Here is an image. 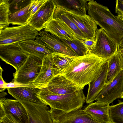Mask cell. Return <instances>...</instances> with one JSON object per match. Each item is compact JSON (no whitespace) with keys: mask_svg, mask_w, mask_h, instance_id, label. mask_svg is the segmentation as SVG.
Instances as JSON below:
<instances>
[{"mask_svg":"<svg viewBox=\"0 0 123 123\" xmlns=\"http://www.w3.org/2000/svg\"><path fill=\"white\" fill-rule=\"evenodd\" d=\"M107 61L90 53L75 56L62 75L75 84L79 90H83L98 75Z\"/></svg>","mask_w":123,"mask_h":123,"instance_id":"cell-1","label":"cell"},{"mask_svg":"<svg viewBox=\"0 0 123 123\" xmlns=\"http://www.w3.org/2000/svg\"><path fill=\"white\" fill-rule=\"evenodd\" d=\"M88 13L97 25L118 44L123 38V23L108 7L93 0H89Z\"/></svg>","mask_w":123,"mask_h":123,"instance_id":"cell-2","label":"cell"},{"mask_svg":"<svg viewBox=\"0 0 123 123\" xmlns=\"http://www.w3.org/2000/svg\"><path fill=\"white\" fill-rule=\"evenodd\" d=\"M38 96L50 108L66 112L82 108L86 99L83 90L70 94L60 95L52 93L45 88L40 89Z\"/></svg>","mask_w":123,"mask_h":123,"instance_id":"cell-3","label":"cell"},{"mask_svg":"<svg viewBox=\"0 0 123 123\" xmlns=\"http://www.w3.org/2000/svg\"><path fill=\"white\" fill-rule=\"evenodd\" d=\"M38 33V31L28 24L8 27L0 31V46L34 40Z\"/></svg>","mask_w":123,"mask_h":123,"instance_id":"cell-4","label":"cell"},{"mask_svg":"<svg viewBox=\"0 0 123 123\" xmlns=\"http://www.w3.org/2000/svg\"><path fill=\"white\" fill-rule=\"evenodd\" d=\"M43 60L28 55L26 61L13 74L14 82L25 84H32L41 69Z\"/></svg>","mask_w":123,"mask_h":123,"instance_id":"cell-5","label":"cell"},{"mask_svg":"<svg viewBox=\"0 0 123 123\" xmlns=\"http://www.w3.org/2000/svg\"><path fill=\"white\" fill-rule=\"evenodd\" d=\"M95 40V43L90 53L99 57L107 60L117 50V43L101 28L97 30Z\"/></svg>","mask_w":123,"mask_h":123,"instance_id":"cell-6","label":"cell"},{"mask_svg":"<svg viewBox=\"0 0 123 123\" xmlns=\"http://www.w3.org/2000/svg\"><path fill=\"white\" fill-rule=\"evenodd\" d=\"M81 108L66 112L50 108L53 123H102L95 120Z\"/></svg>","mask_w":123,"mask_h":123,"instance_id":"cell-7","label":"cell"},{"mask_svg":"<svg viewBox=\"0 0 123 123\" xmlns=\"http://www.w3.org/2000/svg\"><path fill=\"white\" fill-rule=\"evenodd\" d=\"M28 55L24 52L18 43L0 46L2 60L18 70L26 60Z\"/></svg>","mask_w":123,"mask_h":123,"instance_id":"cell-8","label":"cell"},{"mask_svg":"<svg viewBox=\"0 0 123 123\" xmlns=\"http://www.w3.org/2000/svg\"><path fill=\"white\" fill-rule=\"evenodd\" d=\"M35 40L45 46L52 53L57 52L70 56H78L74 51L60 39L44 30L38 33Z\"/></svg>","mask_w":123,"mask_h":123,"instance_id":"cell-9","label":"cell"},{"mask_svg":"<svg viewBox=\"0 0 123 123\" xmlns=\"http://www.w3.org/2000/svg\"><path fill=\"white\" fill-rule=\"evenodd\" d=\"M19 101L26 110L28 123H53L50 109L45 104L23 100Z\"/></svg>","mask_w":123,"mask_h":123,"instance_id":"cell-10","label":"cell"},{"mask_svg":"<svg viewBox=\"0 0 123 123\" xmlns=\"http://www.w3.org/2000/svg\"><path fill=\"white\" fill-rule=\"evenodd\" d=\"M123 92V71L121 70L110 84L104 86L96 98V101L109 105L121 98Z\"/></svg>","mask_w":123,"mask_h":123,"instance_id":"cell-11","label":"cell"},{"mask_svg":"<svg viewBox=\"0 0 123 123\" xmlns=\"http://www.w3.org/2000/svg\"><path fill=\"white\" fill-rule=\"evenodd\" d=\"M56 7L53 0H47L33 15L28 24L37 31H40L53 18Z\"/></svg>","mask_w":123,"mask_h":123,"instance_id":"cell-12","label":"cell"},{"mask_svg":"<svg viewBox=\"0 0 123 123\" xmlns=\"http://www.w3.org/2000/svg\"><path fill=\"white\" fill-rule=\"evenodd\" d=\"M65 12L67 16L74 23L87 39H95L98 29L97 25L89 16L87 14L80 16L65 10Z\"/></svg>","mask_w":123,"mask_h":123,"instance_id":"cell-13","label":"cell"},{"mask_svg":"<svg viewBox=\"0 0 123 123\" xmlns=\"http://www.w3.org/2000/svg\"><path fill=\"white\" fill-rule=\"evenodd\" d=\"M54 93L69 94L79 90L76 85L62 74L54 76L46 88Z\"/></svg>","mask_w":123,"mask_h":123,"instance_id":"cell-14","label":"cell"},{"mask_svg":"<svg viewBox=\"0 0 123 123\" xmlns=\"http://www.w3.org/2000/svg\"><path fill=\"white\" fill-rule=\"evenodd\" d=\"M109 105L96 101L89 104L83 109L86 114L95 120L102 123H112L110 118Z\"/></svg>","mask_w":123,"mask_h":123,"instance_id":"cell-15","label":"cell"},{"mask_svg":"<svg viewBox=\"0 0 123 123\" xmlns=\"http://www.w3.org/2000/svg\"><path fill=\"white\" fill-rule=\"evenodd\" d=\"M0 104L2 105L5 114L9 112L21 123H28V117L26 110L18 101L2 98H0Z\"/></svg>","mask_w":123,"mask_h":123,"instance_id":"cell-16","label":"cell"},{"mask_svg":"<svg viewBox=\"0 0 123 123\" xmlns=\"http://www.w3.org/2000/svg\"><path fill=\"white\" fill-rule=\"evenodd\" d=\"M8 93L19 101L43 103L38 97V94L40 89L36 87H21L7 88Z\"/></svg>","mask_w":123,"mask_h":123,"instance_id":"cell-17","label":"cell"},{"mask_svg":"<svg viewBox=\"0 0 123 123\" xmlns=\"http://www.w3.org/2000/svg\"><path fill=\"white\" fill-rule=\"evenodd\" d=\"M50 55H47L43 60L40 72L32 83V84L36 87L40 89L46 88L54 77Z\"/></svg>","mask_w":123,"mask_h":123,"instance_id":"cell-18","label":"cell"},{"mask_svg":"<svg viewBox=\"0 0 123 123\" xmlns=\"http://www.w3.org/2000/svg\"><path fill=\"white\" fill-rule=\"evenodd\" d=\"M108 61L103 65L102 70L97 77L89 83L86 102L89 104L95 100L98 93L105 85L108 68Z\"/></svg>","mask_w":123,"mask_h":123,"instance_id":"cell-19","label":"cell"},{"mask_svg":"<svg viewBox=\"0 0 123 123\" xmlns=\"http://www.w3.org/2000/svg\"><path fill=\"white\" fill-rule=\"evenodd\" d=\"M22 50L28 55L43 60L52 53L45 46L34 40H28L18 43Z\"/></svg>","mask_w":123,"mask_h":123,"instance_id":"cell-20","label":"cell"},{"mask_svg":"<svg viewBox=\"0 0 123 123\" xmlns=\"http://www.w3.org/2000/svg\"><path fill=\"white\" fill-rule=\"evenodd\" d=\"M56 7L80 16L86 15L89 0H53Z\"/></svg>","mask_w":123,"mask_h":123,"instance_id":"cell-21","label":"cell"},{"mask_svg":"<svg viewBox=\"0 0 123 123\" xmlns=\"http://www.w3.org/2000/svg\"><path fill=\"white\" fill-rule=\"evenodd\" d=\"M53 18L58 20L65 28L74 34L78 38L83 40H87L74 23L67 16L64 10L60 7H56Z\"/></svg>","mask_w":123,"mask_h":123,"instance_id":"cell-22","label":"cell"},{"mask_svg":"<svg viewBox=\"0 0 123 123\" xmlns=\"http://www.w3.org/2000/svg\"><path fill=\"white\" fill-rule=\"evenodd\" d=\"M50 55L54 76L62 74L75 57L57 52Z\"/></svg>","mask_w":123,"mask_h":123,"instance_id":"cell-23","label":"cell"},{"mask_svg":"<svg viewBox=\"0 0 123 123\" xmlns=\"http://www.w3.org/2000/svg\"><path fill=\"white\" fill-rule=\"evenodd\" d=\"M44 30L61 39L71 41L76 38L75 35L69 31L58 20L52 19L46 25Z\"/></svg>","mask_w":123,"mask_h":123,"instance_id":"cell-24","label":"cell"},{"mask_svg":"<svg viewBox=\"0 0 123 123\" xmlns=\"http://www.w3.org/2000/svg\"><path fill=\"white\" fill-rule=\"evenodd\" d=\"M108 68L105 85L110 84L121 71L117 49L115 53L107 59Z\"/></svg>","mask_w":123,"mask_h":123,"instance_id":"cell-25","label":"cell"},{"mask_svg":"<svg viewBox=\"0 0 123 123\" xmlns=\"http://www.w3.org/2000/svg\"><path fill=\"white\" fill-rule=\"evenodd\" d=\"M30 4L16 12L10 13L8 16L9 23L19 25L28 24L31 16V13L29 11Z\"/></svg>","mask_w":123,"mask_h":123,"instance_id":"cell-26","label":"cell"},{"mask_svg":"<svg viewBox=\"0 0 123 123\" xmlns=\"http://www.w3.org/2000/svg\"><path fill=\"white\" fill-rule=\"evenodd\" d=\"M60 39L68 45L77 56H83L90 53L89 50L84 43V40L77 37L71 41Z\"/></svg>","mask_w":123,"mask_h":123,"instance_id":"cell-27","label":"cell"},{"mask_svg":"<svg viewBox=\"0 0 123 123\" xmlns=\"http://www.w3.org/2000/svg\"><path fill=\"white\" fill-rule=\"evenodd\" d=\"M9 0H0V31L8 27L10 13Z\"/></svg>","mask_w":123,"mask_h":123,"instance_id":"cell-28","label":"cell"},{"mask_svg":"<svg viewBox=\"0 0 123 123\" xmlns=\"http://www.w3.org/2000/svg\"><path fill=\"white\" fill-rule=\"evenodd\" d=\"M109 114L112 123H123V102L119 100L118 104L110 106Z\"/></svg>","mask_w":123,"mask_h":123,"instance_id":"cell-29","label":"cell"},{"mask_svg":"<svg viewBox=\"0 0 123 123\" xmlns=\"http://www.w3.org/2000/svg\"><path fill=\"white\" fill-rule=\"evenodd\" d=\"M31 2V0H9L10 13H14L22 9L29 5Z\"/></svg>","mask_w":123,"mask_h":123,"instance_id":"cell-30","label":"cell"},{"mask_svg":"<svg viewBox=\"0 0 123 123\" xmlns=\"http://www.w3.org/2000/svg\"><path fill=\"white\" fill-rule=\"evenodd\" d=\"M47 0H31L29 9V11L31 13L30 20L35 13Z\"/></svg>","mask_w":123,"mask_h":123,"instance_id":"cell-31","label":"cell"},{"mask_svg":"<svg viewBox=\"0 0 123 123\" xmlns=\"http://www.w3.org/2000/svg\"><path fill=\"white\" fill-rule=\"evenodd\" d=\"M0 123H21L12 115L9 112H7L0 118Z\"/></svg>","mask_w":123,"mask_h":123,"instance_id":"cell-32","label":"cell"},{"mask_svg":"<svg viewBox=\"0 0 123 123\" xmlns=\"http://www.w3.org/2000/svg\"><path fill=\"white\" fill-rule=\"evenodd\" d=\"M21 87H35L32 84H25L18 83L15 82L14 81L6 83L4 86V88L6 89L8 88H15Z\"/></svg>","mask_w":123,"mask_h":123,"instance_id":"cell-33","label":"cell"},{"mask_svg":"<svg viewBox=\"0 0 123 123\" xmlns=\"http://www.w3.org/2000/svg\"><path fill=\"white\" fill-rule=\"evenodd\" d=\"M117 52L119 57L120 65L121 70L123 71V48L118 44Z\"/></svg>","mask_w":123,"mask_h":123,"instance_id":"cell-34","label":"cell"},{"mask_svg":"<svg viewBox=\"0 0 123 123\" xmlns=\"http://www.w3.org/2000/svg\"><path fill=\"white\" fill-rule=\"evenodd\" d=\"M116 3L115 12L119 14L123 12V0H117Z\"/></svg>","mask_w":123,"mask_h":123,"instance_id":"cell-35","label":"cell"},{"mask_svg":"<svg viewBox=\"0 0 123 123\" xmlns=\"http://www.w3.org/2000/svg\"><path fill=\"white\" fill-rule=\"evenodd\" d=\"M0 91L2 92L6 89L4 88V86L6 83L3 79L2 72L3 70L0 66Z\"/></svg>","mask_w":123,"mask_h":123,"instance_id":"cell-36","label":"cell"},{"mask_svg":"<svg viewBox=\"0 0 123 123\" xmlns=\"http://www.w3.org/2000/svg\"><path fill=\"white\" fill-rule=\"evenodd\" d=\"M84 42L90 51L94 46L95 41V39H87L84 40Z\"/></svg>","mask_w":123,"mask_h":123,"instance_id":"cell-37","label":"cell"},{"mask_svg":"<svg viewBox=\"0 0 123 123\" xmlns=\"http://www.w3.org/2000/svg\"><path fill=\"white\" fill-rule=\"evenodd\" d=\"M5 114V112L3 107L2 104H0V118Z\"/></svg>","mask_w":123,"mask_h":123,"instance_id":"cell-38","label":"cell"},{"mask_svg":"<svg viewBox=\"0 0 123 123\" xmlns=\"http://www.w3.org/2000/svg\"><path fill=\"white\" fill-rule=\"evenodd\" d=\"M117 18L123 23V12L117 15Z\"/></svg>","mask_w":123,"mask_h":123,"instance_id":"cell-39","label":"cell"},{"mask_svg":"<svg viewBox=\"0 0 123 123\" xmlns=\"http://www.w3.org/2000/svg\"><path fill=\"white\" fill-rule=\"evenodd\" d=\"M7 94L6 93V92H2L0 93V98H2V97H4Z\"/></svg>","mask_w":123,"mask_h":123,"instance_id":"cell-40","label":"cell"},{"mask_svg":"<svg viewBox=\"0 0 123 123\" xmlns=\"http://www.w3.org/2000/svg\"><path fill=\"white\" fill-rule=\"evenodd\" d=\"M118 44L123 48V38L120 41Z\"/></svg>","mask_w":123,"mask_h":123,"instance_id":"cell-41","label":"cell"},{"mask_svg":"<svg viewBox=\"0 0 123 123\" xmlns=\"http://www.w3.org/2000/svg\"><path fill=\"white\" fill-rule=\"evenodd\" d=\"M121 98H123V92L122 94V95H121Z\"/></svg>","mask_w":123,"mask_h":123,"instance_id":"cell-42","label":"cell"}]
</instances>
